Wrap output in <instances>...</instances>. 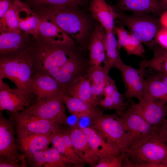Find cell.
Wrapping results in <instances>:
<instances>
[{"label": "cell", "instance_id": "cell-19", "mask_svg": "<svg viewBox=\"0 0 167 167\" xmlns=\"http://www.w3.org/2000/svg\"><path fill=\"white\" fill-rule=\"evenodd\" d=\"M113 9L133 13L151 14L159 15L163 10L159 0H118Z\"/></svg>", "mask_w": 167, "mask_h": 167}, {"label": "cell", "instance_id": "cell-17", "mask_svg": "<svg viewBox=\"0 0 167 167\" xmlns=\"http://www.w3.org/2000/svg\"><path fill=\"white\" fill-rule=\"evenodd\" d=\"M75 152L85 163L95 167L100 159L93 152L81 127H71L67 130Z\"/></svg>", "mask_w": 167, "mask_h": 167}, {"label": "cell", "instance_id": "cell-44", "mask_svg": "<svg viewBox=\"0 0 167 167\" xmlns=\"http://www.w3.org/2000/svg\"><path fill=\"white\" fill-rule=\"evenodd\" d=\"M155 76L162 81L167 87V74L161 72H158V74Z\"/></svg>", "mask_w": 167, "mask_h": 167}, {"label": "cell", "instance_id": "cell-13", "mask_svg": "<svg viewBox=\"0 0 167 167\" xmlns=\"http://www.w3.org/2000/svg\"><path fill=\"white\" fill-rule=\"evenodd\" d=\"M129 101V107L152 126L159 129L167 118V103L143 98L135 103Z\"/></svg>", "mask_w": 167, "mask_h": 167}, {"label": "cell", "instance_id": "cell-34", "mask_svg": "<svg viewBox=\"0 0 167 167\" xmlns=\"http://www.w3.org/2000/svg\"><path fill=\"white\" fill-rule=\"evenodd\" d=\"M119 48H123L128 55L143 56L145 50L141 41L130 32L129 36L119 45Z\"/></svg>", "mask_w": 167, "mask_h": 167}, {"label": "cell", "instance_id": "cell-42", "mask_svg": "<svg viewBox=\"0 0 167 167\" xmlns=\"http://www.w3.org/2000/svg\"><path fill=\"white\" fill-rule=\"evenodd\" d=\"M11 3V0H0V20L4 17Z\"/></svg>", "mask_w": 167, "mask_h": 167}, {"label": "cell", "instance_id": "cell-14", "mask_svg": "<svg viewBox=\"0 0 167 167\" xmlns=\"http://www.w3.org/2000/svg\"><path fill=\"white\" fill-rule=\"evenodd\" d=\"M85 69L83 62L74 53L63 65L53 68L47 73L55 79L65 91L74 79L84 75L82 74Z\"/></svg>", "mask_w": 167, "mask_h": 167}, {"label": "cell", "instance_id": "cell-41", "mask_svg": "<svg viewBox=\"0 0 167 167\" xmlns=\"http://www.w3.org/2000/svg\"><path fill=\"white\" fill-rule=\"evenodd\" d=\"M157 134L161 140L167 143V118L159 128Z\"/></svg>", "mask_w": 167, "mask_h": 167}, {"label": "cell", "instance_id": "cell-33", "mask_svg": "<svg viewBox=\"0 0 167 167\" xmlns=\"http://www.w3.org/2000/svg\"><path fill=\"white\" fill-rule=\"evenodd\" d=\"M61 132L65 150V157L75 167H83L86 164L75 151L67 131L61 128Z\"/></svg>", "mask_w": 167, "mask_h": 167}, {"label": "cell", "instance_id": "cell-39", "mask_svg": "<svg viewBox=\"0 0 167 167\" xmlns=\"http://www.w3.org/2000/svg\"><path fill=\"white\" fill-rule=\"evenodd\" d=\"M117 90L115 81L109 76L104 89L103 95L110 96Z\"/></svg>", "mask_w": 167, "mask_h": 167}, {"label": "cell", "instance_id": "cell-4", "mask_svg": "<svg viewBox=\"0 0 167 167\" xmlns=\"http://www.w3.org/2000/svg\"><path fill=\"white\" fill-rule=\"evenodd\" d=\"M116 18L122 21L131 33L142 43L152 48L155 46L156 35L161 28L159 20L155 17L148 14L126 15L116 12Z\"/></svg>", "mask_w": 167, "mask_h": 167}, {"label": "cell", "instance_id": "cell-40", "mask_svg": "<svg viewBox=\"0 0 167 167\" xmlns=\"http://www.w3.org/2000/svg\"><path fill=\"white\" fill-rule=\"evenodd\" d=\"M0 167H19L22 165L19 160L7 158L0 157Z\"/></svg>", "mask_w": 167, "mask_h": 167}, {"label": "cell", "instance_id": "cell-21", "mask_svg": "<svg viewBox=\"0 0 167 167\" xmlns=\"http://www.w3.org/2000/svg\"><path fill=\"white\" fill-rule=\"evenodd\" d=\"M62 98L69 112L77 118L86 117L92 120L97 118L103 114L97 107L69 96L65 93L62 95Z\"/></svg>", "mask_w": 167, "mask_h": 167}, {"label": "cell", "instance_id": "cell-29", "mask_svg": "<svg viewBox=\"0 0 167 167\" xmlns=\"http://www.w3.org/2000/svg\"><path fill=\"white\" fill-rule=\"evenodd\" d=\"M146 80L143 99L148 98L156 101L163 104H167V87L165 84L155 76Z\"/></svg>", "mask_w": 167, "mask_h": 167}, {"label": "cell", "instance_id": "cell-43", "mask_svg": "<svg viewBox=\"0 0 167 167\" xmlns=\"http://www.w3.org/2000/svg\"><path fill=\"white\" fill-rule=\"evenodd\" d=\"M159 21L162 27L167 28V10L161 14Z\"/></svg>", "mask_w": 167, "mask_h": 167}, {"label": "cell", "instance_id": "cell-45", "mask_svg": "<svg viewBox=\"0 0 167 167\" xmlns=\"http://www.w3.org/2000/svg\"><path fill=\"white\" fill-rule=\"evenodd\" d=\"M159 1L163 11L167 10V0H159Z\"/></svg>", "mask_w": 167, "mask_h": 167}, {"label": "cell", "instance_id": "cell-32", "mask_svg": "<svg viewBox=\"0 0 167 167\" xmlns=\"http://www.w3.org/2000/svg\"><path fill=\"white\" fill-rule=\"evenodd\" d=\"M32 7L48 6L77 8L85 4L87 0H25Z\"/></svg>", "mask_w": 167, "mask_h": 167}, {"label": "cell", "instance_id": "cell-11", "mask_svg": "<svg viewBox=\"0 0 167 167\" xmlns=\"http://www.w3.org/2000/svg\"><path fill=\"white\" fill-rule=\"evenodd\" d=\"M115 68L122 75L125 90V96L128 99L136 98L139 101L142 99L146 85L145 69L140 66L138 68H133L122 61Z\"/></svg>", "mask_w": 167, "mask_h": 167}, {"label": "cell", "instance_id": "cell-35", "mask_svg": "<svg viewBox=\"0 0 167 167\" xmlns=\"http://www.w3.org/2000/svg\"><path fill=\"white\" fill-rule=\"evenodd\" d=\"M86 74L91 85L104 88L109 76L103 67L100 65H91L88 68Z\"/></svg>", "mask_w": 167, "mask_h": 167}, {"label": "cell", "instance_id": "cell-10", "mask_svg": "<svg viewBox=\"0 0 167 167\" xmlns=\"http://www.w3.org/2000/svg\"><path fill=\"white\" fill-rule=\"evenodd\" d=\"M35 97L31 91L19 88H11L0 79V109L11 112L23 111L31 106Z\"/></svg>", "mask_w": 167, "mask_h": 167}, {"label": "cell", "instance_id": "cell-31", "mask_svg": "<svg viewBox=\"0 0 167 167\" xmlns=\"http://www.w3.org/2000/svg\"><path fill=\"white\" fill-rule=\"evenodd\" d=\"M18 0H13L11 6L4 17L0 20V31L20 33V30L17 17Z\"/></svg>", "mask_w": 167, "mask_h": 167}, {"label": "cell", "instance_id": "cell-8", "mask_svg": "<svg viewBox=\"0 0 167 167\" xmlns=\"http://www.w3.org/2000/svg\"><path fill=\"white\" fill-rule=\"evenodd\" d=\"M0 32V58L29 55L36 37L31 34Z\"/></svg>", "mask_w": 167, "mask_h": 167}, {"label": "cell", "instance_id": "cell-28", "mask_svg": "<svg viewBox=\"0 0 167 167\" xmlns=\"http://www.w3.org/2000/svg\"><path fill=\"white\" fill-rule=\"evenodd\" d=\"M105 58L104 61V68L108 74L110 70L115 68L122 61L119 49L118 48L117 42L113 30L105 31Z\"/></svg>", "mask_w": 167, "mask_h": 167}, {"label": "cell", "instance_id": "cell-20", "mask_svg": "<svg viewBox=\"0 0 167 167\" xmlns=\"http://www.w3.org/2000/svg\"><path fill=\"white\" fill-rule=\"evenodd\" d=\"M17 15L21 31L37 37L40 33V19L32 9L26 3L18 0Z\"/></svg>", "mask_w": 167, "mask_h": 167}, {"label": "cell", "instance_id": "cell-12", "mask_svg": "<svg viewBox=\"0 0 167 167\" xmlns=\"http://www.w3.org/2000/svg\"><path fill=\"white\" fill-rule=\"evenodd\" d=\"M118 114L127 135L128 147L145 136L157 132L158 128L152 126L129 106L126 110Z\"/></svg>", "mask_w": 167, "mask_h": 167}, {"label": "cell", "instance_id": "cell-2", "mask_svg": "<svg viewBox=\"0 0 167 167\" xmlns=\"http://www.w3.org/2000/svg\"><path fill=\"white\" fill-rule=\"evenodd\" d=\"M73 45L57 44L39 35L29 55L33 74L47 73L53 68L63 65L75 53Z\"/></svg>", "mask_w": 167, "mask_h": 167}, {"label": "cell", "instance_id": "cell-30", "mask_svg": "<svg viewBox=\"0 0 167 167\" xmlns=\"http://www.w3.org/2000/svg\"><path fill=\"white\" fill-rule=\"evenodd\" d=\"M153 52L151 58L140 62V66L144 69L150 68L167 74V52L160 47L155 48Z\"/></svg>", "mask_w": 167, "mask_h": 167}, {"label": "cell", "instance_id": "cell-26", "mask_svg": "<svg viewBox=\"0 0 167 167\" xmlns=\"http://www.w3.org/2000/svg\"><path fill=\"white\" fill-rule=\"evenodd\" d=\"M40 18L39 35L57 44H74L75 41L54 23L47 19Z\"/></svg>", "mask_w": 167, "mask_h": 167}, {"label": "cell", "instance_id": "cell-5", "mask_svg": "<svg viewBox=\"0 0 167 167\" xmlns=\"http://www.w3.org/2000/svg\"><path fill=\"white\" fill-rule=\"evenodd\" d=\"M33 74L29 55L0 58V79H9L17 88L31 91Z\"/></svg>", "mask_w": 167, "mask_h": 167}, {"label": "cell", "instance_id": "cell-37", "mask_svg": "<svg viewBox=\"0 0 167 167\" xmlns=\"http://www.w3.org/2000/svg\"><path fill=\"white\" fill-rule=\"evenodd\" d=\"M112 100L113 109L116 113H118L126 110L128 107L129 101L125 103L122 95L118 90L110 96Z\"/></svg>", "mask_w": 167, "mask_h": 167}, {"label": "cell", "instance_id": "cell-6", "mask_svg": "<svg viewBox=\"0 0 167 167\" xmlns=\"http://www.w3.org/2000/svg\"><path fill=\"white\" fill-rule=\"evenodd\" d=\"M62 94L42 98L22 111L61 125L66 124L68 117L62 98Z\"/></svg>", "mask_w": 167, "mask_h": 167}, {"label": "cell", "instance_id": "cell-22", "mask_svg": "<svg viewBox=\"0 0 167 167\" xmlns=\"http://www.w3.org/2000/svg\"><path fill=\"white\" fill-rule=\"evenodd\" d=\"M89 9L92 17L100 23L105 31L113 30L116 12L105 0H92Z\"/></svg>", "mask_w": 167, "mask_h": 167}, {"label": "cell", "instance_id": "cell-38", "mask_svg": "<svg viewBox=\"0 0 167 167\" xmlns=\"http://www.w3.org/2000/svg\"><path fill=\"white\" fill-rule=\"evenodd\" d=\"M156 40L160 47L165 50L167 48V28H160L156 34Z\"/></svg>", "mask_w": 167, "mask_h": 167}, {"label": "cell", "instance_id": "cell-23", "mask_svg": "<svg viewBox=\"0 0 167 167\" xmlns=\"http://www.w3.org/2000/svg\"><path fill=\"white\" fill-rule=\"evenodd\" d=\"M33 167H65L71 164L53 147H47L28 159Z\"/></svg>", "mask_w": 167, "mask_h": 167}, {"label": "cell", "instance_id": "cell-1", "mask_svg": "<svg viewBox=\"0 0 167 167\" xmlns=\"http://www.w3.org/2000/svg\"><path fill=\"white\" fill-rule=\"evenodd\" d=\"M32 9L40 17L54 23L75 41L81 44L85 40L89 21L78 8L38 6Z\"/></svg>", "mask_w": 167, "mask_h": 167}, {"label": "cell", "instance_id": "cell-18", "mask_svg": "<svg viewBox=\"0 0 167 167\" xmlns=\"http://www.w3.org/2000/svg\"><path fill=\"white\" fill-rule=\"evenodd\" d=\"M30 90L36 96L37 101L43 98L65 93L63 87L46 73L33 74Z\"/></svg>", "mask_w": 167, "mask_h": 167}, {"label": "cell", "instance_id": "cell-7", "mask_svg": "<svg viewBox=\"0 0 167 167\" xmlns=\"http://www.w3.org/2000/svg\"><path fill=\"white\" fill-rule=\"evenodd\" d=\"M91 121L92 127L116 144L121 152H126L129 146L127 135L117 113H103Z\"/></svg>", "mask_w": 167, "mask_h": 167}, {"label": "cell", "instance_id": "cell-15", "mask_svg": "<svg viewBox=\"0 0 167 167\" xmlns=\"http://www.w3.org/2000/svg\"><path fill=\"white\" fill-rule=\"evenodd\" d=\"M94 154L100 159L118 156L121 152L118 146L92 127H81Z\"/></svg>", "mask_w": 167, "mask_h": 167}, {"label": "cell", "instance_id": "cell-27", "mask_svg": "<svg viewBox=\"0 0 167 167\" xmlns=\"http://www.w3.org/2000/svg\"><path fill=\"white\" fill-rule=\"evenodd\" d=\"M19 148L28 159L44 150L51 143L50 135H36L18 139Z\"/></svg>", "mask_w": 167, "mask_h": 167}, {"label": "cell", "instance_id": "cell-36", "mask_svg": "<svg viewBox=\"0 0 167 167\" xmlns=\"http://www.w3.org/2000/svg\"><path fill=\"white\" fill-rule=\"evenodd\" d=\"M125 156V153L122 152L118 156L102 158L95 167H123Z\"/></svg>", "mask_w": 167, "mask_h": 167}, {"label": "cell", "instance_id": "cell-24", "mask_svg": "<svg viewBox=\"0 0 167 167\" xmlns=\"http://www.w3.org/2000/svg\"><path fill=\"white\" fill-rule=\"evenodd\" d=\"M105 37L104 28L101 25L96 26L92 34L88 47L91 65H100L105 59Z\"/></svg>", "mask_w": 167, "mask_h": 167}, {"label": "cell", "instance_id": "cell-46", "mask_svg": "<svg viewBox=\"0 0 167 167\" xmlns=\"http://www.w3.org/2000/svg\"><path fill=\"white\" fill-rule=\"evenodd\" d=\"M167 52V48H166V49H165V50Z\"/></svg>", "mask_w": 167, "mask_h": 167}, {"label": "cell", "instance_id": "cell-16", "mask_svg": "<svg viewBox=\"0 0 167 167\" xmlns=\"http://www.w3.org/2000/svg\"><path fill=\"white\" fill-rule=\"evenodd\" d=\"M0 157L21 160L14 136V124L0 113Z\"/></svg>", "mask_w": 167, "mask_h": 167}, {"label": "cell", "instance_id": "cell-25", "mask_svg": "<svg viewBox=\"0 0 167 167\" xmlns=\"http://www.w3.org/2000/svg\"><path fill=\"white\" fill-rule=\"evenodd\" d=\"M65 93L97 107L98 104L93 97L91 82L86 74L72 81L65 88Z\"/></svg>", "mask_w": 167, "mask_h": 167}, {"label": "cell", "instance_id": "cell-3", "mask_svg": "<svg viewBox=\"0 0 167 167\" xmlns=\"http://www.w3.org/2000/svg\"><path fill=\"white\" fill-rule=\"evenodd\" d=\"M123 167H132L142 162L155 163L167 167V143L157 132L149 135L130 145L125 152Z\"/></svg>", "mask_w": 167, "mask_h": 167}, {"label": "cell", "instance_id": "cell-9", "mask_svg": "<svg viewBox=\"0 0 167 167\" xmlns=\"http://www.w3.org/2000/svg\"><path fill=\"white\" fill-rule=\"evenodd\" d=\"M14 114L18 139L36 135H50L61 125L23 111Z\"/></svg>", "mask_w": 167, "mask_h": 167}]
</instances>
